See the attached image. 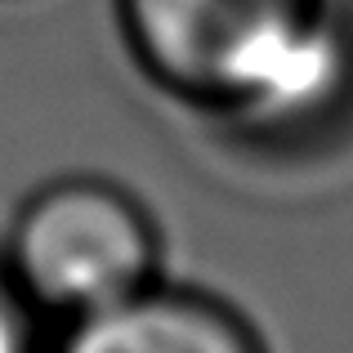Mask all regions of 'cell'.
<instances>
[{"instance_id":"3957f363","label":"cell","mask_w":353,"mask_h":353,"mask_svg":"<svg viewBox=\"0 0 353 353\" xmlns=\"http://www.w3.org/2000/svg\"><path fill=\"white\" fill-rule=\"evenodd\" d=\"M318 0H112L121 50L165 99L201 117L246 59Z\"/></svg>"},{"instance_id":"7a4b0ae2","label":"cell","mask_w":353,"mask_h":353,"mask_svg":"<svg viewBox=\"0 0 353 353\" xmlns=\"http://www.w3.org/2000/svg\"><path fill=\"white\" fill-rule=\"evenodd\" d=\"M228 152L300 165L353 139V5L318 0L259 45L197 117Z\"/></svg>"},{"instance_id":"277c9868","label":"cell","mask_w":353,"mask_h":353,"mask_svg":"<svg viewBox=\"0 0 353 353\" xmlns=\"http://www.w3.org/2000/svg\"><path fill=\"white\" fill-rule=\"evenodd\" d=\"M50 353H273L264 331L228 295L188 282H152L103 313L54 327Z\"/></svg>"},{"instance_id":"5b68a950","label":"cell","mask_w":353,"mask_h":353,"mask_svg":"<svg viewBox=\"0 0 353 353\" xmlns=\"http://www.w3.org/2000/svg\"><path fill=\"white\" fill-rule=\"evenodd\" d=\"M54 327L18 295L0 268V353H50Z\"/></svg>"},{"instance_id":"6da1fadb","label":"cell","mask_w":353,"mask_h":353,"mask_svg":"<svg viewBox=\"0 0 353 353\" xmlns=\"http://www.w3.org/2000/svg\"><path fill=\"white\" fill-rule=\"evenodd\" d=\"M0 268L50 327L103 313L165 277L157 210L112 174H54L14 206Z\"/></svg>"}]
</instances>
